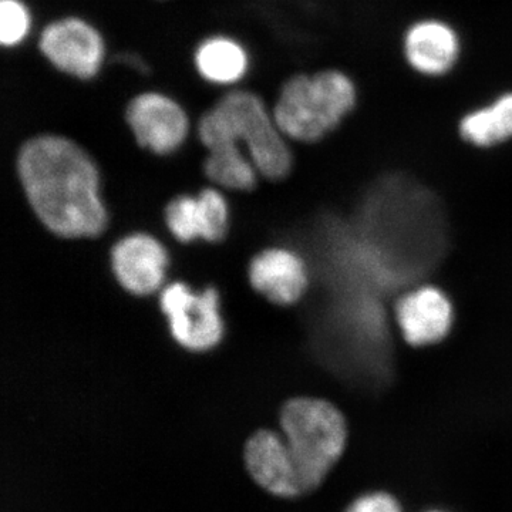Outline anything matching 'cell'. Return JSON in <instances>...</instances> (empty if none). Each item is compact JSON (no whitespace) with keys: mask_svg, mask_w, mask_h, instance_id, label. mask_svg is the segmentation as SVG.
Returning <instances> with one entry per match:
<instances>
[{"mask_svg":"<svg viewBox=\"0 0 512 512\" xmlns=\"http://www.w3.org/2000/svg\"><path fill=\"white\" fill-rule=\"evenodd\" d=\"M160 302L174 339L184 348L207 350L220 342L224 328L215 289L192 293L187 285L173 284L161 293Z\"/></svg>","mask_w":512,"mask_h":512,"instance_id":"6","label":"cell"},{"mask_svg":"<svg viewBox=\"0 0 512 512\" xmlns=\"http://www.w3.org/2000/svg\"><path fill=\"white\" fill-rule=\"evenodd\" d=\"M126 120L137 143L160 156L183 146L190 131L184 107L168 94L154 90L128 101Z\"/></svg>","mask_w":512,"mask_h":512,"instance_id":"7","label":"cell"},{"mask_svg":"<svg viewBox=\"0 0 512 512\" xmlns=\"http://www.w3.org/2000/svg\"><path fill=\"white\" fill-rule=\"evenodd\" d=\"M165 220L180 241H221L228 228L227 202L215 190H204L197 198L178 197L168 204Z\"/></svg>","mask_w":512,"mask_h":512,"instance_id":"11","label":"cell"},{"mask_svg":"<svg viewBox=\"0 0 512 512\" xmlns=\"http://www.w3.org/2000/svg\"><path fill=\"white\" fill-rule=\"evenodd\" d=\"M194 67L204 82L231 87L247 76L251 56L235 37L212 35L195 47Z\"/></svg>","mask_w":512,"mask_h":512,"instance_id":"14","label":"cell"},{"mask_svg":"<svg viewBox=\"0 0 512 512\" xmlns=\"http://www.w3.org/2000/svg\"><path fill=\"white\" fill-rule=\"evenodd\" d=\"M40 53L57 72L90 82L103 69L107 45L99 29L80 16L52 20L39 35Z\"/></svg>","mask_w":512,"mask_h":512,"instance_id":"5","label":"cell"},{"mask_svg":"<svg viewBox=\"0 0 512 512\" xmlns=\"http://www.w3.org/2000/svg\"><path fill=\"white\" fill-rule=\"evenodd\" d=\"M32 29V10L25 0H0V43L5 49L23 45Z\"/></svg>","mask_w":512,"mask_h":512,"instance_id":"17","label":"cell"},{"mask_svg":"<svg viewBox=\"0 0 512 512\" xmlns=\"http://www.w3.org/2000/svg\"><path fill=\"white\" fill-rule=\"evenodd\" d=\"M460 134L476 147H494L512 138V90L470 111L460 121Z\"/></svg>","mask_w":512,"mask_h":512,"instance_id":"15","label":"cell"},{"mask_svg":"<svg viewBox=\"0 0 512 512\" xmlns=\"http://www.w3.org/2000/svg\"><path fill=\"white\" fill-rule=\"evenodd\" d=\"M278 430L284 436L303 497L315 494L348 446L345 417L326 400L296 397L279 410Z\"/></svg>","mask_w":512,"mask_h":512,"instance_id":"3","label":"cell"},{"mask_svg":"<svg viewBox=\"0 0 512 512\" xmlns=\"http://www.w3.org/2000/svg\"><path fill=\"white\" fill-rule=\"evenodd\" d=\"M18 171L30 205L50 231L67 238L94 237L106 227L99 171L69 138H30L20 148Z\"/></svg>","mask_w":512,"mask_h":512,"instance_id":"1","label":"cell"},{"mask_svg":"<svg viewBox=\"0 0 512 512\" xmlns=\"http://www.w3.org/2000/svg\"><path fill=\"white\" fill-rule=\"evenodd\" d=\"M121 62L127 64L131 69L136 70L138 73H147L148 66L140 56L131 55V53H124L120 56Z\"/></svg>","mask_w":512,"mask_h":512,"instance_id":"19","label":"cell"},{"mask_svg":"<svg viewBox=\"0 0 512 512\" xmlns=\"http://www.w3.org/2000/svg\"><path fill=\"white\" fill-rule=\"evenodd\" d=\"M205 173L214 183L232 190H251L256 183V168L234 143H218L208 147Z\"/></svg>","mask_w":512,"mask_h":512,"instance_id":"16","label":"cell"},{"mask_svg":"<svg viewBox=\"0 0 512 512\" xmlns=\"http://www.w3.org/2000/svg\"><path fill=\"white\" fill-rule=\"evenodd\" d=\"M402 50L413 72L429 79H440L456 69L463 43L451 23L427 18L413 22L406 29Z\"/></svg>","mask_w":512,"mask_h":512,"instance_id":"9","label":"cell"},{"mask_svg":"<svg viewBox=\"0 0 512 512\" xmlns=\"http://www.w3.org/2000/svg\"><path fill=\"white\" fill-rule=\"evenodd\" d=\"M429 512H443V511H429Z\"/></svg>","mask_w":512,"mask_h":512,"instance_id":"20","label":"cell"},{"mask_svg":"<svg viewBox=\"0 0 512 512\" xmlns=\"http://www.w3.org/2000/svg\"><path fill=\"white\" fill-rule=\"evenodd\" d=\"M345 512H403L399 501L387 493H370L356 498Z\"/></svg>","mask_w":512,"mask_h":512,"instance_id":"18","label":"cell"},{"mask_svg":"<svg viewBox=\"0 0 512 512\" xmlns=\"http://www.w3.org/2000/svg\"><path fill=\"white\" fill-rule=\"evenodd\" d=\"M242 456L249 477L265 493L286 500L303 498L301 483L281 431L268 427L255 430L245 441Z\"/></svg>","mask_w":512,"mask_h":512,"instance_id":"8","label":"cell"},{"mask_svg":"<svg viewBox=\"0 0 512 512\" xmlns=\"http://www.w3.org/2000/svg\"><path fill=\"white\" fill-rule=\"evenodd\" d=\"M357 96L355 80L343 70L293 74L279 89L272 111L286 138L315 143L352 113Z\"/></svg>","mask_w":512,"mask_h":512,"instance_id":"4","label":"cell"},{"mask_svg":"<svg viewBox=\"0 0 512 512\" xmlns=\"http://www.w3.org/2000/svg\"><path fill=\"white\" fill-rule=\"evenodd\" d=\"M397 320L407 342L430 345L447 335L453 322V309L439 289L421 288L399 302Z\"/></svg>","mask_w":512,"mask_h":512,"instance_id":"12","label":"cell"},{"mask_svg":"<svg viewBox=\"0 0 512 512\" xmlns=\"http://www.w3.org/2000/svg\"><path fill=\"white\" fill-rule=\"evenodd\" d=\"M111 255L114 274L127 291L148 295L160 288L167 254L156 239L143 234L130 235L117 242Z\"/></svg>","mask_w":512,"mask_h":512,"instance_id":"10","label":"cell"},{"mask_svg":"<svg viewBox=\"0 0 512 512\" xmlns=\"http://www.w3.org/2000/svg\"><path fill=\"white\" fill-rule=\"evenodd\" d=\"M249 279L256 291L279 305L298 301L308 286L302 259L285 249H268L255 256Z\"/></svg>","mask_w":512,"mask_h":512,"instance_id":"13","label":"cell"},{"mask_svg":"<svg viewBox=\"0 0 512 512\" xmlns=\"http://www.w3.org/2000/svg\"><path fill=\"white\" fill-rule=\"evenodd\" d=\"M198 136L205 147L224 141L239 147L244 144L256 171L269 180H281L291 171V150L276 124L274 111L249 90L224 94L201 117Z\"/></svg>","mask_w":512,"mask_h":512,"instance_id":"2","label":"cell"}]
</instances>
